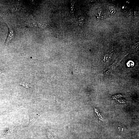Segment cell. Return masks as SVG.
Wrapping results in <instances>:
<instances>
[{
	"mask_svg": "<svg viewBox=\"0 0 139 139\" xmlns=\"http://www.w3.org/2000/svg\"><path fill=\"white\" fill-rule=\"evenodd\" d=\"M9 31L8 37L5 42V44L9 43L14 38L15 34L14 31L12 29L8 27Z\"/></svg>",
	"mask_w": 139,
	"mask_h": 139,
	"instance_id": "cell-1",
	"label": "cell"
},
{
	"mask_svg": "<svg viewBox=\"0 0 139 139\" xmlns=\"http://www.w3.org/2000/svg\"><path fill=\"white\" fill-rule=\"evenodd\" d=\"M108 13L111 15H112L115 14L116 11L115 8L112 6H110L108 10Z\"/></svg>",
	"mask_w": 139,
	"mask_h": 139,
	"instance_id": "cell-2",
	"label": "cell"
},
{
	"mask_svg": "<svg viewBox=\"0 0 139 139\" xmlns=\"http://www.w3.org/2000/svg\"><path fill=\"white\" fill-rule=\"evenodd\" d=\"M39 25V27L42 29H45L48 27V25L45 23H40Z\"/></svg>",
	"mask_w": 139,
	"mask_h": 139,
	"instance_id": "cell-3",
	"label": "cell"
},
{
	"mask_svg": "<svg viewBox=\"0 0 139 139\" xmlns=\"http://www.w3.org/2000/svg\"><path fill=\"white\" fill-rule=\"evenodd\" d=\"M84 22V19L82 16H81L79 18V24L80 25H82Z\"/></svg>",
	"mask_w": 139,
	"mask_h": 139,
	"instance_id": "cell-4",
	"label": "cell"
},
{
	"mask_svg": "<svg viewBox=\"0 0 139 139\" xmlns=\"http://www.w3.org/2000/svg\"><path fill=\"white\" fill-rule=\"evenodd\" d=\"M123 97V96L120 94H117L112 96L111 98L113 99H116Z\"/></svg>",
	"mask_w": 139,
	"mask_h": 139,
	"instance_id": "cell-5",
	"label": "cell"
},
{
	"mask_svg": "<svg viewBox=\"0 0 139 139\" xmlns=\"http://www.w3.org/2000/svg\"><path fill=\"white\" fill-rule=\"evenodd\" d=\"M20 85H21L22 86H23L24 85V87H26V88H28V87H30V85H28V84H27L25 83V84L24 83H23L22 82H20Z\"/></svg>",
	"mask_w": 139,
	"mask_h": 139,
	"instance_id": "cell-6",
	"label": "cell"
}]
</instances>
